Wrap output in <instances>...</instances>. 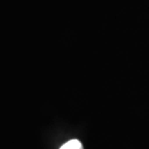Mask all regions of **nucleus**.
I'll return each instance as SVG.
<instances>
[{
  "label": "nucleus",
  "mask_w": 149,
  "mask_h": 149,
  "mask_svg": "<svg viewBox=\"0 0 149 149\" xmlns=\"http://www.w3.org/2000/svg\"><path fill=\"white\" fill-rule=\"evenodd\" d=\"M60 149H83L82 143L77 139H72L63 144Z\"/></svg>",
  "instance_id": "1"
}]
</instances>
